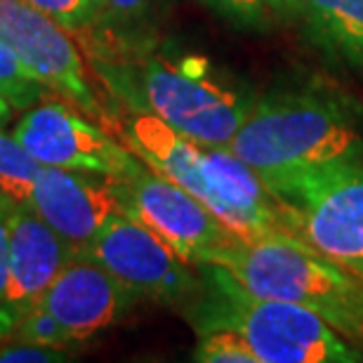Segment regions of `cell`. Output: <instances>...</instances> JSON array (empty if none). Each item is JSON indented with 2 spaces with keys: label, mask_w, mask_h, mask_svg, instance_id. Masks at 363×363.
<instances>
[{
  "label": "cell",
  "mask_w": 363,
  "mask_h": 363,
  "mask_svg": "<svg viewBox=\"0 0 363 363\" xmlns=\"http://www.w3.org/2000/svg\"><path fill=\"white\" fill-rule=\"evenodd\" d=\"M104 125L142 163L186 189L241 238L293 234L283 203L229 147L196 142L125 106L108 111Z\"/></svg>",
  "instance_id": "obj_1"
},
{
  "label": "cell",
  "mask_w": 363,
  "mask_h": 363,
  "mask_svg": "<svg viewBox=\"0 0 363 363\" xmlns=\"http://www.w3.org/2000/svg\"><path fill=\"white\" fill-rule=\"evenodd\" d=\"M90 62L118 106L144 111L196 142L229 147L255 99L194 60H170L133 40L97 43Z\"/></svg>",
  "instance_id": "obj_2"
},
{
  "label": "cell",
  "mask_w": 363,
  "mask_h": 363,
  "mask_svg": "<svg viewBox=\"0 0 363 363\" xmlns=\"http://www.w3.org/2000/svg\"><path fill=\"white\" fill-rule=\"evenodd\" d=\"M229 149L279 199L309 172L361 161L363 137L342 101L323 92H283L252 104Z\"/></svg>",
  "instance_id": "obj_3"
},
{
  "label": "cell",
  "mask_w": 363,
  "mask_h": 363,
  "mask_svg": "<svg viewBox=\"0 0 363 363\" xmlns=\"http://www.w3.org/2000/svg\"><path fill=\"white\" fill-rule=\"evenodd\" d=\"M203 281L186 316L199 333H238L259 363H357L363 354L314 311L293 302L259 297L217 264L199 267Z\"/></svg>",
  "instance_id": "obj_4"
},
{
  "label": "cell",
  "mask_w": 363,
  "mask_h": 363,
  "mask_svg": "<svg viewBox=\"0 0 363 363\" xmlns=\"http://www.w3.org/2000/svg\"><path fill=\"white\" fill-rule=\"evenodd\" d=\"M217 267L259 297L314 311L352 345H363V276L295 234L241 238Z\"/></svg>",
  "instance_id": "obj_5"
},
{
  "label": "cell",
  "mask_w": 363,
  "mask_h": 363,
  "mask_svg": "<svg viewBox=\"0 0 363 363\" xmlns=\"http://www.w3.org/2000/svg\"><path fill=\"white\" fill-rule=\"evenodd\" d=\"M295 236L347 272L363 276V163H342L295 179L279 196Z\"/></svg>",
  "instance_id": "obj_6"
},
{
  "label": "cell",
  "mask_w": 363,
  "mask_h": 363,
  "mask_svg": "<svg viewBox=\"0 0 363 363\" xmlns=\"http://www.w3.org/2000/svg\"><path fill=\"white\" fill-rule=\"evenodd\" d=\"M111 182L121 213L147 224L189 264H217L241 241L213 210L149 165Z\"/></svg>",
  "instance_id": "obj_7"
},
{
  "label": "cell",
  "mask_w": 363,
  "mask_h": 363,
  "mask_svg": "<svg viewBox=\"0 0 363 363\" xmlns=\"http://www.w3.org/2000/svg\"><path fill=\"white\" fill-rule=\"evenodd\" d=\"M12 135L40 165L130 177L142 163L106 125L67 99H40L14 123Z\"/></svg>",
  "instance_id": "obj_8"
},
{
  "label": "cell",
  "mask_w": 363,
  "mask_h": 363,
  "mask_svg": "<svg viewBox=\"0 0 363 363\" xmlns=\"http://www.w3.org/2000/svg\"><path fill=\"white\" fill-rule=\"evenodd\" d=\"M116 276L137 297L172 304H191L203 281L156 231L125 213H113L97 236L81 250Z\"/></svg>",
  "instance_id": "obj_9"
},
{
  "label": "cell",
  "mask_w": 363,
  "mask_h": 363,
  "mask_svg": "<svg viewBox=\"0 0 363 363\" xmlns=\"http://www.w3.org/2000/svg\"><path fill=\"white\" fill-rule=\"evenodd\" d=\"M0 43H5L28 74L50 92L104 125L108 111L92 88L81 48L67 28L26 0H0Z\"/></svg>",
  "instance_id": "obj_10"
},
{
  "label": "cell",
  "mask_w": 363,
  "mask_h": 363,
  "mask_svg": "<svg viewBox=\"0 0 363 363\" xmlns=\"http://www.w3.org/2000/svg\"><path fill=\"white\" fill-rule=\"evenodd\" d=\"M76 252L28 203L17 201L10 215V274L0 302V340L12 335Z\"/></svg>",
  "instance_id": "obj_11"
},
{
  "label": "cell",
  "mask_w": 363,
  "mask_h": 363,
  "mask_svg": "<svg viewBox=\"0 0 363 363\" xmlns=\"http://www.w3.org/2000/svg\"><path fill=\"white\" fill-rule=\"evenodd\" d=\"M137 295L92 257L76 252L57 274L38 304L74 342L97 335L128 314Z\"/></svg>",
  "instance_id": "obj_12"
},
{
  "label": "cell",
  "mask_w": 363,
  "mask_h": 363,
  "mask_svg": "<svg viewBox=\"0 0 363 363\" xmlns=\"http://www.w3.org/2000/svg\"><path fill=\"white\" fill-rule=\"evenodd\" d=\"M26 203L81 252L118 213L111 177L40 165Z\"/></svg>",
  "instance_id": "obj_13"
},
{
  "label": "cell",
  "mask_w": 363,
  "mask_h": 363,
  "mask_svg": "<svg viewBox=\"0 0 363 363\" xmlns=\"http://www.w3.org/2000/svg\"><path fill=\"white\" fill-rule=\"evenodd\" d=\"M297 17L318 45L363 69V0H300Z\"/></svg>",
  "instance_id": "obj_14"
},
{
  "label": "cell",
  "mask_w": 363,
  "mask_h": 363,
  "mask_svg": "<svg viewBox=\"0 0 363 363\" xmlns=\"http://www.w3.org/2000/svg\"><path fill=\"white\" fill-rule=\"evenodd\" d=\"M38 170L40 163L21 147L17 137L0 133V191L26 203Z\"/></svg>",
  "instance_id": "obj_15"
},
{
  "label": "cell",
  "mask_w": 363,
  "mask_h": 363,
  "mask_svg": "<svg viewBox=\"0 0 363 363\" xmlns=\"http://www.w3.org/2000/svg\"><path fill=\"white\" fill-rule=\"evenodd\" d=\"M0 94L21 111L31 108L50 94L45 85L28 74L24 64L17 60V55L5 43H0Z\"/></svg>",
  "instance_id": "obj_16"
},
{
  "label": "cell",
  "mask_w": 363,
  "mask_h": 363,
  "mask_svg": "<svg viewBox=\"0 0 363 363\" xmlns=\"http://www.w3.org/2000/svg\"><path fill=\"white\" fill-rule=\"evenodd\" d=\"M26 3L64 26L69 33L78 35L97 31L106 17L104 0H26Z\"/></svg>",
  "instance_id": "obj_17"
},
{
  "label": "cell",
  "mask_w": 363,
  "mask_h": 363,
  "mask_svg": "<svg viewBox=\"0 0 363 363\" xmlns=\"http://www.w3.org/2000/svg\"><path fill=\"white\" fill-rule=\"evenodd\" d=\"M194 361L201 363H259L248 342L234 330L213 328L199 333L194 347Z\"/></svg>",
  "instance_id": "obj_18"
},
{
  "label": "cell",
  "mask_w": 363,
  "mask_h": 363,
  "mask_svg": "<svg viewBox=\"0 0 363 363\" xmlns=\"http://www.w3.org/2000/svg\"><path fill=\"white\" fill-rule=\"evenodd\" d=\"M165 3H168V0H104L106 17H104V24L99 26V31L101 28L123 31L118 33V38L128 40L130 31L147 24Z\"/></svg>",
  "instance_id": "obj_19"
},
{
  "label": "cell",
  "mask_w": 363,
  "mask_h": 363,
  "mask_svg": "<svg viewBox=\"0 0 363 363\" xmlns=\"http://www.w3.org/2000/svg\"><path fill=\"white\" fill-rule=\"evenodd\" d=\"M10 337L48 345V347H60V350L71 345L67 333L60 328V323H57L40 304H35V307H31L24 316H21V321L17 323V328H14Z\"/></svg>",
  "instance_id": "obj_20"
},
{
  "label": "cell",
  "mask_w": 363,
  "mask_h": 363,
  "mask_svg": "<svg viewBox=\"0 0 363 363\" xmlns=\"http://www.w3.org/2000/svg\"><path fill=\"white\" fill-rule=\"evenodd\" d=\"M201 3L231 24L245 28H262L269 14L264 0H201Z\"/></svg>",
  "instance_id": "obj_21"
},
{
  "label": "cell",
  "mask_w": 363,
  "mask_h": 363,
  "mask_svg": "<svg viewBox=\"0 0 363 363\" xmlns=\"http://www.w3.org/2000/svg\"><path fill=\"white\" fill-rule=\"evenodd\" d=\"M64 359L67 357L62 354L60 347L26 342V340L17 337H14V342L0 347V363H52Z\"/></svg>",
  "instance_id": "obj_22"
},
{
  "label": "cell",
  "mask_w": 363,
  "mask_h": 363,
  "mask_svg": "<svg viewBox=\"0 0 363 363\" xmlns=\"http://www.w3.org/2000/svg\"><path fill=\"white\" fill-rule=\"evenodd\" d=\"M17 199L0 191V302L7 290V274H10V215Z\"/></svg>",
  "instance_id": "obj_23"
},
{
  "label": "cell",
  "mask_w": 363,
  "mask_h": 363,
  "mask_svg": "<svg viewBox=\"0 0 363 363\" xmlns=\"http://www.w3.org/2000/svg\"><path fill=\"white\" fill-rule=\"evenodd\" d=\"M267 10L279 17H297V5L300 0H264Z\"/></svg>",
  "instance_id": "obj_24"
},
{
  "label": "cell",
  "mask_w": 363,
  "mask_h": 363,
  "mask_svg": "<svg viewBox=\"0 0 363 363\" xmlns=\"http://www.w3.org/2000/svg\"><path fill=\"white\" fill-rule=\"evenodd\" d=\"M12 108H14V106L3 97V94H0V128L10 123V118H12Z\"/></svg>",
  "instance_id": "obj_25"
}]
</instances>
